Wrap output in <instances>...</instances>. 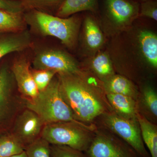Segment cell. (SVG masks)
<instances>
[{
    "label": "cell",
    "instance_id": "1",
    "mask_svg": "<svg viewBox=\"0 0 157 157\" xmlns=\"http://www.w3.org/2000/svg\"><path fill=\"white\" fill-rule=\"evenodd\" d=\"M57 75L62 95L76 120L94 124L100 116L113 110L103 82L94 74L81 70L77 73Z\"/></svg>",
    "mask_w": 157,
    "mask_h": 157
},
{
    "label": "cell",
    "instance_id": "26",
    "mask_svg": "<svg viewBox=\"0 0 157 157\" xmlns=\"http://www.w3.org/2000/svg\"><path fill=\"white\" fill-rule=\"evenodd\" d=\"M50 157H86L84 152L65 145L50 144Z\"/></svg>",
    "mask_w": 157,
    "mask_h": 157
},
{
    "label": "cell",
    "instance_id": "29",
    "mask_svg": "<svg viewBox=\"0 0 157 157\" xmlns=\"http://www.w3.org/2000/svg\"><path fill=\"white\" fill-rule=\"evenodd\" d=\"M10 157H27V156L25 151H24L21 153L19 154L15 155L12 156Z\"/></svg>",
    "mask_w": 157,
    "mask_h": 157
},
{
    "label": "cell",
    "instance_id": "12",
    "mask_svg": "<svg viewBox=\"0 0 157 157\" xmlns=\"http://www.w3.org/2000/svg\"><path fill=\"white\" fill-rule=\"evenodd\" d=\"M136 103L138 113L157 124V93L151 84L147 83L139 88Z\"/></svg>",
    "mask_w": 157,
    "mask_h": 157
},
{
    "label": "cell",
    "instance_id": "4",
    "mask_svg": "<svg viewBox=\"0 0 157 157\" xmlns=\"http://www.w3.org/2000/svg\"><path fill=\"white\" fill-rule=\"evenodd\" d=\"M96 128L95 124L57 122L45 125L41 137L50 144L65 145L84 152L93 140Z\"/></svg>",
    "mask_w": 157,
    "mask_h": 157
},
{
    "label": "cell",
    "instance_id": "20",
    "mask_svg": "<svg viewBox=\"0 0 157 157\" xmlns=\"http://www.w3.org/2000/svg\"><path fill=\"white\" fill-rule=\"evenodd\" d=\"M90 67L92 74L102 82L115 74L111 60L105 52L96 56L91 62Z\"/></svg>",
    "mask_w": 157,
    "mask_h": 157
},
{
    "label": "cell",
    "instance_id": "5",
    "mask_svg": "<svg viewBox=\"0 0 157 157\" xmlns=\"http://www.w3.org/2000/svg\"><path fill=\"white\" fill-rule=\"evenodd\" d=\"M25 107V99L20 94L11 69L0 68V132H9L14 120Z\"/></svg>",
    "mask_w": 157,
    "mask_h": 157
},
{
    "label": "cell",
    "instance_id": "15",
    "mask_svg": "<svg viewBox=\"0 0 157 157\" xmlns=\"http://www.w3.org/2000/svg\"><path fill=\"white\" fill-rule=\"evenodd\" d=\"M113 110L120 116L127 119H136L137 111L136 100L128 96L107 94Z\"/></svg>",
    "mask_w": 157,
    "mask_h": 157
},
{
    "label": "cell",
    "instance_id": "2",
    "mask_svg": "<svg viewBox=\"0 0 157 157\" xmlns=\"http://www.w3.org/2000/svg\"><path fill=\"white\" fill-rule=\"evenodd\" d=\"M25 107L36 113L45 125L60 121L78 122L63 98L57 74L36 97L25 100Z\"/></svg>",
    "mask_w": 157,
    "mask_h": 157
},
{
    "label": "cell",
    "instance_id": "9",
    "mask_svg": "<svg viewBox=\"0 0 157 157\" xmlns=\"http://www.w3.org/2000/svg\"><path fill=\"white\" fill-rule=\"evenodd\" d=\"M44 125L36 113L25 107L16 117L9 132L26 147L41 136Z\"/></svg>",
    "mask_w": 157,
    "mask_h": 157
},
{
    "label": "cell",
    "instance_id": "16",
    "mask_svg": "<svg viewBox=\"0 0 157 157\" xmlns=\"http://www.w3.org/2000/svg\"><path fill=\"white\" fill-rule=\"evenodd\" d=\"M98 0H63L56 15L58 17H67L81 11H95Z\"/></svg>",
    "mask_w": 157,
    "mask_h": 157
},
{
    "label": "cell",
    "instance_id": "18",
    "mask_svg": "<svg viewBox=\"0 0 157 157\" xmlns=\"http://www.w3.org/2000/svg\"><path fill=\"white\" fill-rule=\"evenodd\" d=\"M139 123L144 143L149 151L151 157H157V124L147 119L137 112Z\"/></svg>",
    "mask_w": 157,
    "mask_h": 157
},
{
    "label": "cell",
    "instance_id": "6",
    "mask_svg": "<svg viewBox=\"0 0 157 157\" xmlns=\"http://www.w3.org/2000/svg\"><path fill=\"white\" fill-rule=\"evenodd\" d=\"M94 124L120 137L132 147L139 157H151L144 143L137 118L121 117L112 110L100 116Z\"/></svg>",
    "mask_w": 157,
    "mask_h": 157
},
{
    "label": "cell",
    "instance_id": "7",
    "mask_svg": "<svg viewBox=\"0 0 157 157\" xmlns=\"http://www.w3.org/2000/svg\"><path fill=\"white\" fill-rule=\"evenodd\" d=\"M84 153L86 157H139L132 147L120 137L98 126Z\"/></svg>",
    "mask_w": 157,
    "mask_h": 157
},
{
    "label": "cell",
    "instance_id": "28",
    "mask_svg": "<svg viewBox=\"0 0 157 157\" xmlns=\"http://www.w3.org/2000/svg\"><path fill=\"white\" fill-rule=\"evenodd\" d=\"M0 9L12 12H24L21 0H0Z\"/></svg>",
    "mask_w": 157,
    "mask_h": 157
},
{
    "label": "cell",
    "instance_id": "30",
    "mask_svg": "<svg viewBox=\"0 0 157 157\" xmlns=\"http://www.w3.org/2000/svg\"><path fill=\"white\" fill-rule=\"evenodd\" d=\"M143 1H147V0H143Z\"/></svg>",
    "mask_w": 157,
    "mask_h": 157
},
{
    "label": "cell",
    "instance_id": "21",
    "mask_svg": "<svg viewBox=\"0 0 157 157\" xmlns=\"http://www.w3.org/2000/svg\"><path fill=\"white\" fill-rule=\"evenodd\" d=\"M84 34L86 45L93 50L100 48L104 43L103 34L92 17H87L86 18Z\"/></svg>",
    "mask_w": 157,
    "mask_h": 157
},
{
    "label": "cell",
    "instance_id": "11",
    "mask_svg": "<svg viewBox=\"0 0 157 157\" xmlns=\"http://www.w3.org/2000/svg\"><path fill=\"white\" fill-rule=\"evenodd\" d=\"M32 44L30 34L26 29L0 33V60L9 54L25 50Z\"/></svg>",
    "mask_w": 157,
    "mask_h": 157
},
{
    "label": "cell",
    "instance_id": "24",
    "mask_svg": "<svg viewBox=\"0 0 157 157\" xmlns=\"http://www.w3.org/2000/svg\"><path fill=\"white\" fill-rule=\"evenodd\" d=\"M27 157H50V144L40 136L26 147Z\"/></svg>",
    "mask_w": 157,
    "mask_h": 157
},
{
    "label": "cell",
    "instance_id": "19",
    "mask_svg": "<svg viewBox=\"0 0 157 157\" xmlns=\"http://www.w3.org/2000/svg\"><path fill=\"white\" fill-rule=\"evenodd\" d=\"M24 12H12L0 9V33L18 32L26 29Z\"/></svg>",
    "mask_w": 157,
    "mask_h": 157
},
{
    "label": "cell",
    "instance_id": "23",
    "mask_svg": "<svg viewBox=\"0 0 157 157\" xmlns=\"http://www.w3.org/2000/svg\"><path fill=\"white\" fill-rule=\"evenodd\" d=\"M63 0H21L24 11L39 10L48 13L56 12Z\"/></svg>",
    "mask_w": 157,
    "mask_h": 157
},
{
    "label": "cell",
    "instance_id": "13",
    "mask_svg": "<svg viewBox=\"0 0 157 157\" xmlns=\"http://www.w3.org/2000/svg\"><path fill=\"white\" fill-rule=\"evenodd\" d=\"M105 5L108 16L117 25L128 23L138 14L137 6L128 0H105Z\"/></svg>",
    "mask_w": 157,
    "mask_h": 157
},
{
    "label": "cell",
    "instance_id": "10",
    "mask_svg": "<svg viewBox=\"0 0 157 157\" xmlns=\"http://www.w3.org/2000/svg\"><path fill=\"white\" fill-rule=\"evenodd\" d=\"M11 69L17 90L25 100H31L39 94L32 75L30 63L25 57L16 59Z\"/></svg>",
    "mask_w": 157,
    "mask_h": 157
},
{
    "label": "cell",
    "instance_id": "27",
    "mask_svg": "<svg viewBox=\"0 0 157 157\" xmlns=\"http://www.w3.org/2000/svg\"><path fill=\"white\" fill-rule=\"evenodd\" d=\"M140 14L144 17L157 20V3L155 1H145L140 6Z\"/></svg>",
    "mask_w": 157,
    "mask_h": 157
},
{
    "label": "cell",
    "instance_id": "17",
    "mask_svg": "<svg viewBox=\"0 0 157 157\" xmlns=\"http://www.w3.org/2000/svg\"><path fill=\"white\" fill-rule=\"evenodd\" d=\"M138 40L141 52L147 61L154 69L157 67V36L151 31H141Z\"/></svg>",
    "mask_w": 157,
    "mask_h": 157
},
{
    "label": "cell",
    "instance_id": "14",
    "mask_svg": "<svg viewBox=\"0 0 157 157\" xmlns=\"http://www.w3.org/2000/svg\"><path fill=\"white\" fill-rule=\"evenodd\" d=\"M103 82L106 94L123 95L137 100L139 87L126 76L115 74Z\"/></svg>",
    "mask_w": 157,
    "mask_h": 157
},
{
    "label": "cell",
    "instance_id": "8",
    "mask_svg": "<svg viewBox=\"0 0 157 157\" xmlns=\"http://www.w3.org/2000/svg\"><path fill=\"white\" fill-rule=\"evenodd\" d=\"M33 69L52 70L59 73H76L82 70L76 60L64 52L45 49L36 54L33 60Z\"/></svg>",
    "mask_w": 157,
    "mask_h": 157
},
{
    "label": "cell",
    "instance_id": "3",
    "mask_svg": "<svg viewBox=\"0 0 157 157\" xmlns=\"http://www.w3.org/2000/svg\"><path fill=\"white\" fill-rule=\"evenodd\" d=\"M24 17L26 24L42 36L55 37L69 48L75 45L79 25L76 16L61 17L32 10L25 11Z\"/></svg>",
    "mask_w": 157,
    "mask_h": 157
},
{
    "label": "cell",
    "instance_id": "22",
    "mask_svg": "<svg viewBox=\"0 0 157 157\" xmlns=\"http://www.w3.org/2000/svg\"><path fill=\"white\" fill-rule=\"evenodd\" d=\"M25 147L10 132L0 137V157H10L25 151Z\"/></svg>",
    "mask_w": 157,
    "mask_h": 157
},
{
    "label": "cell",
    "instance_id": "25",
    "mask_svg": "<svg viewBox=\"0 0 157 157\" xmlns=\"http://www.w3.org/2000/svg\"><path fill=\"white\" fill-rule=\"evenodd\" d=\"M32 75L39 92L45 90L57 73L52 70L31 68Z\"/></svg>",
    "mask_w": 157,
    "mask_h": 157
}]
</instances>
